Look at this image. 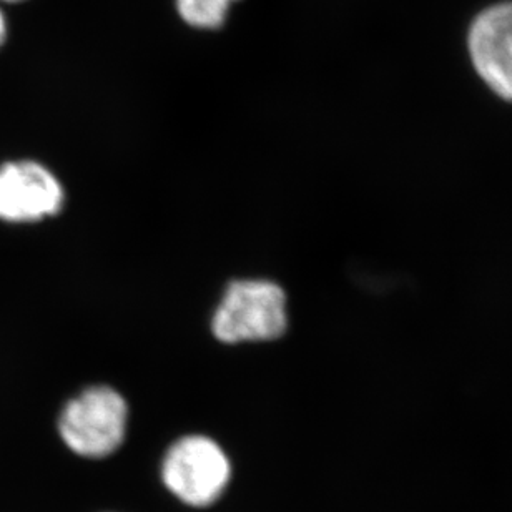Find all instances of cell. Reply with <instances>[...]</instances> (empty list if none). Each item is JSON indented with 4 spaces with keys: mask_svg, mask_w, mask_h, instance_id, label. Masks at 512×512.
<instances>
[{
    "mask_svg": "<svg viewBox=\"0 0 512 512\" xmlns=\"http://www.w3.org/2000/svg\"><path fill=\"white\" fill-rule=\"evenodd\" d=\"M232 461L215 439L187 434L167 449L160 466L168 493L190 508H208L222 498L232 481Z\"/></svg>",
    "mask_w": 512,
    "mask_h": 512,
    "instance_id": "1",
    "label": "cell"
},
{
    "mask_svg": "<svg viewBox=\"0 0 512 512\" xmlns=\"http://www.w3.org/2000/svg\"><path fill=\"white\" fill-rule=\"evenodd\" d=\"M286 328L285 291L268 280L230 283L212 320L213 335L225 345L278 340Z\"/></svg>",
    "mask_w": 512,
    "mask_h": 512,
    "instance_id": "2",
    "label": "cell"
},
{
    "mask_svg": "<svg viewBox=\"0 0 512 512\" xmlns=\"http://www.w3.org/2000/svg\"><path fill=\"white\" fill-rule=\"evenodd\" d=\"M57 428L62 443L80 458H109L125 441L127 401L110 386L84 389L60 411Z\"/></svg>",
    "mask_w": 512,
    "mask_h": 512,
    "instance_id": "3",
    "label": "cell"
},
{
    "mask_svg": "<svg viewBox=\"0 0 512 512\" xmlns=\"http://www.w3.org/2000/svg\"><path fill=\"white\" fill-rule=\"evenodd\" d=\"M65 193L59 178L42 163L17 160L0 165V220L25 225L55 217Z\"/></svg>",
    "mask_w": 512,
    "mask_h": 512,
    "instance_id": "4",
    "label": "cell"
},
{
    "mask_svg": "<svg viewBox=\"0 0 512 512\" xmlns=\"http://www.w3.org/2000/svg\"><path fill=\"white\" fill-rule=\"evenodd\" d=\"M468 49L479 79L496 97L512 104V2H499L476 15L469 27Z\"/></svg>",
    "mask_w": 512,
    "mask_h": 512,
    "instance_id": "5",
    "label": "cell"
},
{
    "mask_svg": "<svg viewBox=\"0 0 512 512\" xmlns=\"http://www.w3.org/2000/svg\"><path fill=\"white\" fill-rule=\"evenodd\" d=\"M183 22L202 30H217L227 22L228 12L237 0H175Z\"/></svg>",
    "mask_w": 512,
    "mask_h": 512,
    "instance_id": "6",
    "label": "cell"
},
{
    "mask_svg": "<svg viewBox=\"0 0 512 512\" xmlns=\"http://www.w3.org/2000/svg\"><path fill=\"white\" fill-rule=\"evenodd\" d=\"M5 37H7V20H5L4 12L0 9V47L4 45Z\"/></svg>",
    "mask_w": 512,
    "mask_h": 512,
    "instance_id": "7",
    "label": "cell"
},
{
    "mask_svg": "<svg viewBox=\"0 0 512 512\" xmlns=\"http://www.w3.org/2000/svg\"><path fill=\"white\" fill-rule=\"evenodd\" d=\"M0 2H7V4H19V2H24V0H0Z\"/></svg>",
    "mask_w": 512,
    "mask_h": 512,
    "instance_id": "8",
    "label": "cell"
}]
</instances>
